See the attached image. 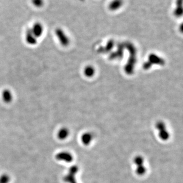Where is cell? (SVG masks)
I'll use <instances>...</instances> for the list:
<instances>
[{"label":"cell","instance_id":"5","mask_svg":"<svg viewBox=\"0 0 183 183\" xmlns=\"http://www.w3.org/2000/svg\"><path fill=\"white\" fill-rule=\"evenodd\" d=\"M56 159L58 161H62L70 163L73 160V157L71 154L66 151L59 152L56 155Z\"/></svg>","mask_w":183,"mask_h":183},{"label":"cell","instance_id":"7","mask_svg":"<svg viewBox=\"0 0 183 183\" xmlns=\"http://www.w3.org/2000/svg\"><path fill=\"white\" fill-rule=\"evenodd\" d=\"M1 96L4 102L7 104L11 103L13 100V95L9 89H4L2 91Z\"/></svg>","mask_w":183,"mask_h":183},{"label":"cell","instance_id":"6","mask_svg":"<svg viewBox=\"0 0 183 183\" xmlns=\"http://www.w3.org/2000/svg\"><path fill=\"white\" fill-rule=\"evenodd\" d=\"M32 33L38 39L42 36L44 32V28L43 25L39 22L35 23L33 25L31 29H30Z\"/></svg>","mask_w":183,"mask_h":183},{"label":"cell","instance_id":"16","mask_svg":"<svg viewBox=\"0 0 183 183\" xmlns=\"http://www.w3.org/2000/svg\"><path fill=\"white\" fill-rule=\"evenodd\" d=\"M176 8L183 9V0H176Z\"/></svg>","mask_w":183,"mask_h":183},{"label":"cell","instance_id":"11","mask_svg":"<svg viewBox=\"0 0 183 183\" xmlns=\"http://www.w3.org/2000/svg\"><path fill=\"white\" fill-rule=\"evenodd\" d=\"M149 60L148 62L152 65V63L155 64H159L162 65H164L165 63L164 60L162 58H160L159 57L155 55V54H151L149 56Z\"/></svg>","mask_w":183,"mask_h":183},{"label":"cell","instance_id":"15","mask_svg":"<svg viewBox=\"0 0 183 183\" xmlns=\"http://www.w3.org/2000/svg\"><path fill=\"white\" fill-rule=\"evenodd\" d=\"M32 3L37 8L42 7L44 5L43 0H32Z\"/></svg>","mask_w":183,"mask_h":183},{"label":"cell","instance_id":"12","mask_svg":"<svg viewBox=\"0 0 183 183\" xmlns=\"http://www.w3.org/2000/svg\"><path fill=\"white\" fill-rule=\"evenodd\" d=\"M69 135V131L67 128H62L60 129L59 131L58 132V137L59 140H66L67 138Z\"/></svg>","mask_w":183,"mask_h":183},{"label":"cell","instance_id":"13","mask_svg":"<svg viewBox=\"0 0 183 183\" xmlns=\"http://www.w3.org/2000/svg\"><path fill=\"white\" fill-rule=\"evenodd\" d=\"M84 73L85 76L87 77H92L95 74L94 68L92 66H87L84 69Z\"/></svg>","mask_w":183,"mask_h":183},{"label":"cell","instance_id":"2","mask_svg":"<svg viewBox=\"0 0 183 183\" xmlns=\"http://www.w3.org/2000/svg\"><path fill=\"white\" fill-rule=\"evenodd\" d=\"M156 127L159 131V136L161 140L166 141L170 137V134L166 129V125L164 122L159 121L156 124Z\"/></svg>","mask_w":183,"mask_h":183},{"label":"cell","instance_id":"10","mask_svg":"<svg viewBox=\"0 0 183 183\" xmlns=\"http://www.w3.org/2000/svg\"><path fill=\"white\" fill-rule=\"evenodd\" d=\"M93 136L91 133L85 132L81 136V140L82 143L85 146H88L92 141Z\"/></svg>","mask_w":183,"mask_h":183},{"label":"cell","instance_id":"3","mask_svg":"<svg viewBox=\"0 0 183 183\" xmlns=\"http://www.w3.org/2000/svg\"><path fill=\"white\" fill-rule=\"evenodd\" d=\"M79 171V168L76 165H73L69 169L68 173L63 178L64 181L66 183H77L76 179V174Z\"/></svg>","mask_w":183,"mask_h":183},{"label":"cell","instance_id":"4","mask_svg":"<svg viewBox=\"0 0 183 183\" xmlns=\"http://www.w3.org/2000/svg\"><path fill=\"white\" fill-rule=\"evenodd\" d=\"M136 165V173L138 176H143L146 173V168L144 165V159L141 156H137L134 159Z\"/></svg>","mask_w":183,"mask_h":183},{"label":"cell","instance_id":"8","mask_svg":"<svg viewBox=\"0 0 183 183\" xmlns=\"http://www.w3.org/2000/svg\"><path fill=\"white\" fill-rule=\"evenodd\" d=\"M26 41L30 46H35L37 43V39L36 37L32 33L30 29L27 30L25 37Z\"/></svg>","mask_w":183,"mask_h":183},{"label":"cell","instance_id":"1","mask_svg":"<svg viewBox=\"0 0 183 183\" xmlns=\"http://www.w3.org/2000/svg\"><path fill=\"white\" fill-rule=\"evenodd\" d=\"M55 35L61 46L63 47H67L70 44V39L63 29L57 28L55 31Z\"/></svg>","mask_w":183,"mask_h":183},{"label":"cell","instance_id":"9","mask_svg":"<svg viewBox=\"0 0 183 183\" xmlns=\"http://www.w3.org/2000/svg\"><path fill=\"white\" fill-rule=\"evenodd\" d=\"M123 4V0H112L108 5L110 10L116 11L120 9Z\"/></svg>","mask_w":183,"mask_h":183},{"label":"cell","instance_id":"17","mask_svg":"<svg viewBox=\"0 0 183 183\" xmlns=\"http://www.w3.org/2000/svg\"><path fill=\"white\" fill-rule=\"evenodd\" d=\"M82 1H84V0H82Z\"/></svg>","mask_w":183,"mask_h":183},{"label":"cell","instance_id":"14","mask_svg":"<svg viewBox=\"0 0 183 183\" xmlns=\"http://www.w3.org/2000/svg\"><path fill=\"white\" fill-rule=\"evenodd\" d=\"M10 181V177L8 174H3L0 176V183H9Z\"/></svg>","mask_w":183,"mask_h":183}]
</instances>
